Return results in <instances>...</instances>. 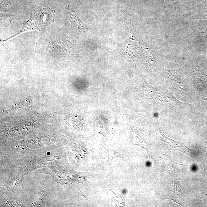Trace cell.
Wrapping results in <instances>:
<instances>
[{
  "label": "cell",
  "instance_id": "3",
  "mask_svg": "<svg viewBox=\"0 0 207 207\" xmlns=\"http://www.w3.org/2000/svg\"><path fill=\"white\" fill-rule=\"evenodd\" d=\"M193 82L195 88L201 92L207 87V76L202 73H196L194 77Z\"/></svg>",
  "mask_w": 207,
  "mask_h": 207
},
{
  "label": "cell",
  "instance_id": "2",
  "mask_svg": "<svg viewBox=\"0 0 207 207\" xmlns=\"http://www.w3.org/2000/svg\"><path fill=\"white\" fill-rule=\"evenodd\" d=\"M67 1L65 4L66 13L68 17L71 22V25L73 27L79 28H84L85 25L84 23L73 10L71 4V0H67Z\"/></svg>",
  "mask_w": 207,
  "mask_h": 207
},
{
  "label": "cell",
  "instance_id": "4",
  "mask_svg": "<svg viewBox=\"0 0 207 207\" xmlns=\"http://www.w3.org/2000/svg\"><path fill=\"white\" fill-rule=\"evenodd\" d=\"M166 138V142L168 144H169V145L170 146L173 147L174 148L177 147H178L180 149L182 150V152L186 153L189 155H190V150L188 148L186 147L184 145H183V144H181L180 143H179L178 142H176L174 141H173V140H170L169 139L165 137Z\"/></svg>",
  "mask_w": 207,
  "mask_h": 207
},
{
  "label": "cell",
  "instance_id": "1",
  "mask_svg": "<svg viewBox=\"0 0 207 207\" xmlns=\"http://www.w3.org/2000/svg\"><path fill=\"white\" fill-rule=\"evenodd\" d=\"M54 10L49 8V9L45 8L41 11L31 14L29 19L23 23V27L19 32L9 38L2 41H7L26 31L33 30L42 31L45 27L54 23Z\"/></svg>",
  "mask_w": 207,
  "mask_h": 207
},
{
  "label": "cell",
  "instance_id": "5",
  "mask_svg": "<svg viewBox=\"0 0 207 207\" xmlns=\"http://www.w3.org/2000/svg\"><path fill=\"white\" fill-rule=\"evenodd\" d=\"M1 9L4 11H8L12 9V4L10 1H4L2 2V4L1 5Z\"/></svg>",
  "mask_w": 207,
  "mask_h": 207
}]
</instances>
